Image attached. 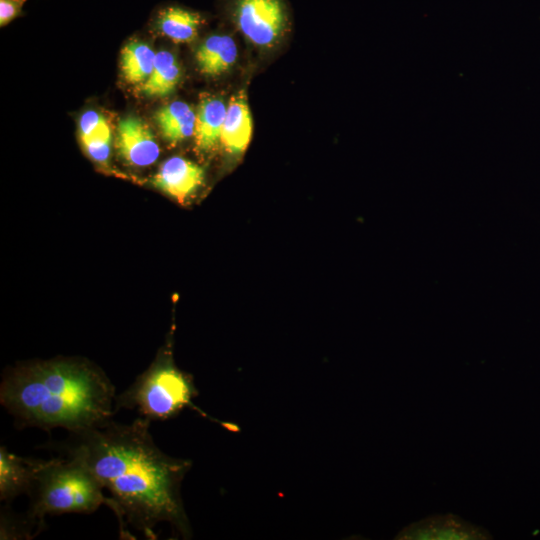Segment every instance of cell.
<instances>
[{
  "instance_id": "obj_1",
  "label": "cell",
  "mask_w": 540,
  "mask_h": 540,
  "mask_svg": "<svg viewBox=\"0 0 540 540\" xmlns=\"http://www.w3.org/2000/svg\"><path fill=\"white\" fill-rule=\"evenodd\" d=\"M150 420L130 424L108 420L71 433L64 450L78 453L111 493L124 523L157 538L154 527L167 522L182 539L193 535L181 498V483L192 461L162 452L150 434Z\"/></svg>"
},
{
  "instance_id": "obj_2",
  "label": "cell",
  "mask_w": 540,
  "mask_h": 540,
  "mask_svg": "<svg viewBox=\"0 0 540 540\" xmlns=\"http://www.w3.org/2000/svg\"><path fill=\"white\" fill-rule=\"evenodd\" d=\"M115 397L105 373L77 358L19 365L0 385V402L19 427L46 431L74 433L103 424L113 415Z\"/></svg>"
},
{
  "instance_id": "obj_3",
  "label": "cell",
  "mask_w": 540,
  "mask_h": 540,
  "mask_svg": "<svg viewBox=\"0 0 540 540\" xmlns=\"http://www.w3.org/2000/svg\"><path fill=\"white\" fill-rule=\"evenodd\" d=\"M69 459L43 460L36 473L27 515L45 525L46 515L93 513L102 504L117 516L122 536L129 535L116 502L104 496V488L85 460L76 452L65 450Z\"/></svg>"
},
{
  "instance_id": "obj_4",
  "label": "cell",
  "mask_w": 540,
  "mask_h": 540,
  "mask_svg": "<svg viewBox=\"0 0 540 540\" xmlns=\"http://www.w3.org/2000/svg\"><path fill=\"white\" fill-rule=\"evenodd\" d=\"M198 395L192 375L180 370L171 351L164 349L129 388L116 395L115 408L137 409L141 417L164 421L176 417L188 407L229 430H239L237 425L212 418L197 407L193 399Z\"/></svg>"
},
{
  "instance_id": "obj_5",
  "label": "cell",
  "mask_w": 540,
  "mask_h": 540,
  "mask_svg": "<svg viewBox=\"0 0 540 540\" xmlns=\"http://www.w3.org/2000/svg\"><path fill=\"white\" fill-rule=\"evenodd\" d=\"M228 4L236 27L257 46L274 45L288 27L285 0H230Z\"/></svg>"
},
{
  "instance_id": "obj_6",
  "label": "cell",
  "mask_w": 540,
  "mask_h": 540,
  "mask_svg": "<svg viewBox=\"0 0 540 540\" xmlns=\"http://www.w3.org/2000/svg\"><path fill=\"white\" fill-rule=\"evenodd\" d=\"M395 539L400 540H483L492 539L483 527L476 526L456 515H434L402 529Z\"/></svg>"
},
{
  "instance_id": "obj_7",
  "label": "cell",
  "mask_w": 540,
  "mask_h": 540,
  "mask_svg": "<svg viewBox=\"0 0 540 540\" xmlns=\"http://www.w3.org/2000/svg\"><path fill=\"white\" fill-rule=\"evenodd\" d=\"M203 181L204 169L180 156L164 161L150 180L155 188L178 202H184L193 196Z\"/></svg>"
},
{
  "instance_id": "obj_8",
  "label": "cell",
  "mask_w": 540,
  "mask_h": 540,
  "mask_svg": "<svg viewBox=\"0 0 540 540\" xmlns=\"http://www.w3.org/2000/svg\"><path fill=\"white\" fill-rule=\"evenodd\" d=\"M117 148L121 157L135 167L152 165L160 154L159 145L148 125L134 116L119 122Z\"/></svg>"
},
{
  "instance_id": "obj_9",
  "label": "cell",
  "mask_w": 540,
  "mask_h": 540,
  "mask_svg": "<svg viewBox=\"0 0 540 540\" xmlns=\"http://www.w3.org/2000/svg\"><path fill=\"white\" fill-rule=\"evenodd\" d=\"M43 460L24 458L0 448V500L10 502L21 494L31 495L36 473Z\"/></svg>"
},
{
  "instance_id": "obj_10",
  "label": "cell",
  "mask_w": 540,
  "mask_h": 540,
  "mask_svg": "<svg viewBox=\"0 0 540 540\" xmlns=\"http://www.w3.org/2000/svg\"><path fill=\"white\" fill-rule=\"evenodd\" d=\"M252 136V118L244 92L234 95L228 106L221 131L220 142L234 156L242 154Z\"/></svg>"
},
{
  "instance_id": "obj_11",
  "label": "cell",
  "mask_w": 540,
  "mask_h": 540,
  "mask_svg": "<svg viewBox=\"0 0 540 540\" xmlns=\"http://www.w3.org/2000/svg\"><path fill=\"white\" fill-rule=\"evenodd\" d=\"M204 22L200 13L178 5L162 8L154 19L155 28L175 43L193 41Z\"/></svg>"
},
{
  "instance_id": "obj_12",
  "label": "cell",
  "mask_w": 540,
  "mask_h": 540,
  "mask_svg": "<svg viewBox=\"0 0 540 540\" xmlns=\"http://www.w3.org/2000/svg\"><path fill=\"white\" fill-rule=\"evenodd\" d=\"M227 111L224 101L215 96H204L198 106L195 123V144L198 150L208 152L220 141Z\"/></svg>"
},
{
  "instance_id": "obj_13",
  "label": "cell",
  "mask_w": 540,
  "mask_h": 540,
  "mask_svg": "<svg viewBox=\"0 0 540 540\" xmlns=\"http://www.w3.org/2000/svg\"><path fill=\"white\" fill-rule=\"evenodd\" d=\"M237 55V47L231 36L214 34L197 48L196 62L203 74L217 76L235 63Z\"/></svg>"
},
{
  "instance_id": "obj_14",
  "label": "cell",
  "mask_w": 540,
  "mask_h": 540,
  "mask_svg": "<svg viewBox=\"0 0 540 540\" xmlns=\"http://www.w3.org/2000/svg\"><path fill=\"white\" fill-rule=\"evenodd\" d=\"M162 137L170 144H177L194 135L196 114L186 103L175 101L155 113Z\"/></svg>"
},
{
  "instance_id": "obj_15",
  "label": "cell",
  "mask_w": 540,
  "mask_h": 540,
  "mask_svg": "<svg viewBox=\"0 0 540 540\" xmlns=\"http://www.w3.org/2000/svg\"><path fill=\"white\" fill-rule=\"evenodd\" d=\"M181 78V68L176 57L169 51L156 54L153 70L140 91L146 96H166L172 93Z\"/></svg>"
},
{
  "instance_id": "obj_16",
  "label": "cell",
  "mask_w": 540,
  "mask_h": 540,
  "mask_svg": "<svg viewBox=\"0 0 540 540\" xmlns=\"http://www.w3.org/2000/svg\"><path fill=\"white\" fill-rule=\"evenodd\" d=\"M155 57L154 51L143 42L127 44L121 53V71L125 80L133 84L145 82L153 70Z\"/></svg>"
},
{
  "instance_id": "obj_17",
  "label": "cell",
  "mask_w": 540,
  "mask_h": 540,
  "mask_svg": "<svg viewBox=\"0 0 540 540\" xmlns=\"http://www.w3.org/2000/svg\"><path fill=\"white\" fill-rule=\"evenodd\" d=\"M39 522L28 515L20 519L6 508L1 510L0 539H28L34 528L39 531L43 529Z\"/></svg>"
},
{
  "instance_id": "obj_18",
  "label": "cell",
  "mask_w": 540,
  "mask_h": 540,
  "mask_svg": "<svg viewBox=\"0 0 540 540\" xmlns=\"http://www.w3.org/2000/svg\"><path fill=\"white\" fill-rule=\"evenodd\" d=\"M81 141L89 139L111 140V130L107 120L100 113L89 110L82 114L79 121Z\"/></svg>"
},
{
  "instance_id": "obj_19",
  "label": "cell",
  "mask_w": 540,
  "mask_h": 540,
  "mask_svg": "<svg viewBox=\"0 0 540 540\" xmlns=\"http://www.w3.org/2000/svg\"><path fill=\"white\" fill-rule=\"evenodd\" d=\"M85 152L99 164L106 165L111 153V140L89 139L81 141Z\"/></svg>"
},
{
  "instance_id": "obj_20",
  "label": "cell",
  "mask_w": 540,
  "mask_h": 540,
  "mask_svg": "<svg viewBox=\"0 0 540 540\" xmlns=\"http://www.w3.org/2000/svg\"><path fill=\"white\" fill-rule=\"evenodd\" d=\"M26 0H0V25H7L17 18L21 12Z\"/></svg>"
}]
</instances>
